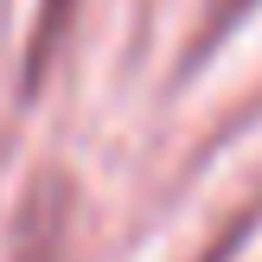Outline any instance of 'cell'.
I'll list each match as a JSON object with an SVG mask.
<instances>
[{
    "label": "cell",
    "instance_id": "cell-1",
    "mask_svg": "<svg viewBox=\"0 0 262 262\" xmlns=\"http://www.w3.org/2000/svg\"><path fill=\"white\" fill-rule=\"evenodd\" d=\"M77 13H83V0H38L32 32H26V58H19V96H38V90H45L64 38L77 32Z\"/></svg>",
    "mask_w": 262,
    "mask_h": 262
}]
</instances>
